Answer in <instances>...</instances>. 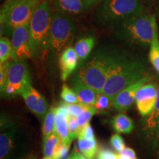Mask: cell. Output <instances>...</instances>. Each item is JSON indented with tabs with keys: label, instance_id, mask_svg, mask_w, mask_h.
Returning a JSON list of instances; mask_svg holds the SVG:
<instances>
[{
	"label": "cell",
	"instance_id": "obj_1",
	"mask_svg": "<svg viewBox=\"0 0 159 159\" xmlns=\"http://www.w3.org/2000/svg\"><path fill=\"white\" fill-rule=\"evenodd\" d=\"M119 56V53L99 52L79 67L76 76L97 93H102Z\"/></svg>",
	"mask_w": 159,
	"mask_h": 159
},
{
	"label": "cell",
	"instance_id": "obj_2",
	"mask_svg": "<svg viewBox=\"0 0 159 159\" xmlns=\"http://www.w3.org/2000/svg\"><path fill=\"white\" fill-rule=\"evenodd\" d=\"M146 76H148V67L145 63L139 59L120 54L102 93L112 99L123 89Z\"/></svg>",
	"mask_w": 159,
	"mask_h": 159
},
{
	"label": "cell",
	"instance_id": "obj_3",
	"mask_svg": "<svg viewBox=\"0 0 159 159\" xmlns=\"http://www.w3.org/2000/svg\"><path fill=\"white\" fill-rule=\"evenodd\" d=\"M52 18L48 0L41 2L30 21V48L33 56H44L49 50Z\"/></svg>",
	"mask_w": 159,
	"mask_h": 159
},
{
	"label": "cell",
	"instance_id": "obj_4",
	"mask_svg": "<svg viewBox=\"0 0 159 159\" xmlns=\"http://www.w3.org/2000/svg\"><path fill=\"white\" fill-rule=\"evenodd\" d=\"M157 30L156 17L142 13L122 21L116 35L126 42L146 47L150 45Z\"/></svg>",
	"mask_w": 159,
	"mask_h": 159
},
{
	"label": "cell",
	"instance_id": "obj_5",
	"mask_svg": "<svg viewBox=\"0 0 159 159\" xmlns=\"http://www.w3.org/2000/svg\"><path fill=\"white\" fill-rule=\"evenodd\" d=\"M40 2L41 0H7L2 7L0 13L1 30L12 34L17 27L28 25Z\"/></svg>",
	"mask_w": 159,
	"mask_h": 159
},
{
	"label": "cell",
	"instance_id": "obj_6",
	"mask_svg": "<svg viewBox=\"0 0 159 159\" xmlns=\"http://www.w3.org/2000/svg\"><path fill=\"white\" fill-rule=\"evenodd\" d=\"M141 0H104L99 18L104 22L124 21L143 13Z\"/></svg>",
	"mask_w": 159,
	"mask_h": 159
},
{
	"label": "cell",
	"instance_id": "obj_7",
	"mask_svg": "<svg viewBox=\"0 0 159 159\" xmlns=\"http://www.w3.org/2000/svg\"><path fill=\"white\" fill-rule=\"evenodd\" d=\"M75 26L73 19L66 13L56 11L52 14L49 36V49L61 55L64 51L74 35Z\"/></svg>",
	"mask_w": 159,
	"mask_h": 159
},
{
	"label": "cell",
	"instance_id": "obj_8",
	"mask_svg": "<svg viewBox=\"0 0 159 159\" xmlns=\"http://www.w3.org/2000/svg\"><path fill=\"white\" fill-rule=\"evenodd\" d=\"M12 61H21L33 57L30 48V24L16 28L12 33Z\"/></svg>",
	"mask_w": 159,
	"mask_h": 159
},
{
	"label": "cell",
	"instance_id": "obj_9",
	"mask_svg": "<svg viewBox=\"0 0 159 159\" xmlns=\"http://www.w3.org/2000/svg\"><path fill=\"white\" fill-rule=\"evenodd\" d=\"M150 77L146 76L137 81L126 89H123L112 98L113 107L119 112L127 111L132 107L134 101L136 100L137 91L142 85L150 81Z\"/></svg>",
	"mask_w": 159,
	"mask_h": 159
},
{
	"label": "cell",
	"instance_id": "obj_10",
	"mask_svg": "<svg viewBox=\"0 0 159 159\" xmlns=\"http://www.w3.org/2000/svg\"><path fill=\"white\" fill-rule=\"evenodd\" d=\"M20 95L22 97L28 108L37 116L43 117L48 112L47 100L36 89L33 88L31 83L24 86Z\"/></svg>",
	"mask_w": 159,
	"mask_h": 159
},
{
	"label": "cell",
	"instance_id": "obj_11",
	"mask_svg": "<svg viewBox=\"0 0 159 159\" xmlns=\"http://www.w3.org/2000/svg\"><path fill=\"white\" fill-rule=\"evenodd\" d=\"M158 89L152 83L142 85L137 91L136 95V103L139 114L142 116H148L152 112L156 106Z\"/></svg>",
	"mask_w": 159,
	"mask_h": 159
},
{
	"label": "cell",
	"instance_id": "obj_12",
	"mask_svg": "<svg viewBox=\"0 0 159 159\" xmlns=\"http://www.w3.org/2000/svg\"><path fill=\"white\" fill-rule=\"evenodd\" d=\"M144 137L155 149L159 145V86L156 106L152 112L145 116L142 125Z\"/></svg>",
	"mask_w": 159,
	"mask_h": 159
},
{
	"label": "cell",
	"instance_id": "obj_13",
	"mask_svg": "<svg viewBox=\"0 0 159 159\" xmlns=\"http://www.w3.org/2000/svg\"><path fill=\"white\" fill-rule=\"evenodd\" d=\"M16 128L6 118L1 119L0 159H10L15 148Z\"/></svg>",
	"mask_w": 159,
	"mask_h": 159
},
{
	"label": "cell",
	"instance_id": "obj_14",
	"mask_svg": "<svg viewBox=\"0 0 159 159\" xmlns=\"http://www.w3.org/2000/svg\"><path fill=\"white\" fill-rule=\"evenodd\" d=\"M29 83H31L30 75L25 61H12L10 63L7 83L13 85L20 95L21 89Z\"/></svg>",
	"mask_w": 159,
	"mask_h": 159
},
{
	"label": "cell",
	"instance_id": "obj_15",
	"mask_svg": "<svg viewBox=\"0 0 159 159\" xmlns=\"http://www.w3.org/2000/svg\"><path fill=\"white\" fill-rule=\"evenodd\" d=\"M69 116L67 104L64 102H61L55 108V133L61 142L71 144L72 140L69 134Z\"/></svg>",
	"mask_w": 159,
	"mask_h": 159
},
{
	"label": "cell",
	"instance_id": "obj_16",
	"mask_svg": "<svg viewBox=\"0 0 159 159\" xmlns=\"http://www.w3.org/2000/svg\"><path fill=\"white\" fill-rule=\"evenodd\" d=\"M78 62V57L73 47H67L60 55L59 66L61 69V78L63 82H65L76 69Z\"/></svg>",
	"mask_w": 159,
	"mask_h": 159
},
{
	"label": "cell",
	"instance_id": "obj_17",
	"mask_svg": "<svg viewBox=\"0 0 159 159\" xmlns=\"http://www.w3.org/2000/svg\"><path fill=\"white\" fill-rule=\"evenodd\" d=\"M72 89L76 93L80 103L89 106H94L96 102L97 93L86 85L76 75L71 79Z\"/></svg>",
	"mask_w": 159,
	"mask_h": 159
},
{
	"label": "cell",
	"instance_id": "obj_18",
	"mask_svg": "<svg viewBox=\"0 0 159 159\" xmlns=\"http://www.w3.org/2000/svg\"><path fill=\"white\" fill-rule=\"evenodd\" d=\"M52 2L57 11L66 14L77 15L85 9L83 0H52Z\"/></svg>",
	"mask_w": 159,
	"mask_h": 159
},
{
	"label": "cell",
	"instance_id": "obj_19",
	"mask_svg": "<svg viewBox=\"0 0 159 159\" xmlns=\"http://www.w3.org/2000/svg\"><path fill=\"white\" fill-rule=\"evenodd\" d=\"M95 43L96 39L94 36L82 38L75 43L74 49L78 57L79 62H83L87 59L92 49H94Z\"/></svg>",
	"mask_w": 159,
	"mask_h": 159
},
{
	"label": "cell",
	"instance_id": "obj_20",
	"mask_svg": "<svg viewBox=\"0 0 159 159\" xmlns=\"http://www.w3.org/2000/svg\"><path fill=\"white\" fill-rule=\"evenodd\" d=\"M111 125L113 128L119 134H130L134 128L132 119L123 113H119L114 116Z\"/></svg>",
	"mask_w": 159,
	"mask_h": 159
},
{
	"label": "cell",
	"instance_id": "obj_21",
	"mask_svg": "<svg viewBox=\"0 0 159 159\" xmlns=\"http://www.w3.org/2000/svg\"><path fill=\"white\" fill-rule=\"evenodd\" d=\"M77 147L80 152L87 159H94L98 150L97 139L88 140L82 137H77Z\"/></svg>",
	"mask_w": 159,
	"mask_h": 159
},
{
	"label": "cell",
	"instance_id": "obj_22",
	"mask_svg": "<svg viewBox=\"0 0 159 159\" xmlns=\"http://www.w3.org/2000/svg\"><path fill=\"white\" fill-rule=\"evenodd\" d=\"M55 108H50L45 115L42 126L43 139H45L55 132Z\"/></svg>",
	"mask_w": 159,
	"mask_h": 159
},
{
	"label": "cell",
	"instance_id": "obj_23",
	"mask_svg": "<svg viewBox=\"0 0 159 159\" xmlns=\"http://www.w3.org/2000/svg\"><path fill=\"white\" fill-rule=\"evenodd\" d=\"M149 52V60L151 64L159 74V33L158 30L156 31L155 36L150 43Z\"/></svg>",
	"mask_w": 159,
	"mask_h": 159
},
{
	"label": "cell",
	"instance_id": "obj_24",
	"mask_svg": "<svg viewBox=\"0 0 159 159\" xmlns=\"http://www.w3.org/2000/svg\"><path fill=\"white\" fill-rule=\"evenodd\" d=\"M60 142L61 141H60L58 136L55 132L48 138L43 139V155H44V157L52 159L55 151Z\"/></svg>",
	"mask_w": 159,
	"mask_h": 159
},
{
	"label": "cell",
	"instance_id": "obj_25",
	"mask_svg": "<svg viewBox=\"0 0 159 159\" xmlns=\"http://www.w3.org/2000/svg\"><path fill=\"white\" fill-rule=\"evenodd\" d=\"M13 47L11 41L6 37H1L0 39V63L9 61L12 57Z\"/></svg>",
	"mask_w": 159,
	"mask_h": 159
},
{
	"label": "cell",
	"instance_id": "obj_26",
	"mask_svg": "<svg viewBox=\"0 0 159 159\" xmlns=\"http://www.w3.org/2000/svg\"><path fill=\"white\" fill-rule=\"evenodd\" d=\"M111 106H113L112 99L102 92L97 93L94 108L98 111V112H104L105 111L111 108Z\"/></svg>",
	"mask_w": 159,
	"mask_h": 159
},
{
	"label": "cell",
	"instance_id": "obj_27",
	"mask_svg": "<svg viewBox=\"0 0 159 159\" xmlns=\"http://www.w3.org/2000/svg\"><path fill=\"white\" fill-rule=\"evenodd\" d=\"M98 113V111L94 106H88L84 111L77 117V122L80 129L85 125L90 123V120L92 116Z\"/></svg>",
	"mask_w": 159,
	"mask_h": 159
},
{
	"label": "cell",
	"instance_id": "obj_28",
	"mask_svg": "<svg viewBox=\"0 0 159 159\" xmlns=\"http://www.w3.org/2000/svg\"><path fill=\"white\" fill-rule=\"evenodd\" d=\"M61 97L63 101L66 104H76L79 103L78 98L75 91L69 87L66 84H63L62 86V91L61 93Z\"/></svg>",
	"mask_w": 159,
	"mask_h": 159
},
{
	"label": "cell",
	"instance_id": "obj_29",
	"mask_svg": "<svg viewBox=\"0 0 159 159\" xmlns=\"http://www.w3.org/2000/svg\"><path fill=\"white\" fill-rule=\"evenodd\" d=\"M71 144L60 142L55 151L52 159H68L69 157V150Z\"/></svg>",
	"mask_w": 159,
	"mask_h": 159
},
{
	"label": "cell",
	"instance_id": "obj_30",
	"mask_svg": "<svg viewBox=\"0 0 159 159\" xmlns=\"http://www.w3.org/2000/svg\"><path fill=\"white\" fill-rule=\"evenodd\" d=\"M10 61L7 62L1 63L0 65V88H1V93L2 92L4 89L7 82L8 77V71L10 67Z\"/></svg>",
	"mask_w": 159,
	"mask_h": 159
},
{
	"label": "cell",
	"instance_id": "obj_31",
	"mask_svg": "<svg viewBox=\"0 0 159 159\" xmlns=\"http://www.w3.org/2000/svg\"><path fill=\"white\" fill-rule=\"evenodd\" d=\"M69 129L71 140H74L78 136L80 130L76 116H71V115L69 116Z\"/></svg>",
	"mask_w": 159,
	"mask_h": 159
},
{
	"label": "cell",
	"instance_id": "obj_32",
	"mask_svg": "<svg viewBox=\"0 0 159 159\" xmlns=\"http://www.w3.org/2000/svg\"><path fill=\"white\" fill-rule=\"evenodd\" d=\"M110 142L111 146H112L114 150H116L117 152H119V153L122 152V151L125 150V145L124 140H123L122 137L119 134H116L113 135L110 139Z\"/></svg>",
	"mask_w": 159,
	"mask_h": 159
},
{
	"label": "cell",
	"instance_id": "obj_33",
	"mask_svg": "<svg viewBox=\"0 0 159 159\" xmlns=\"http://www.w3.org/2000/svg\"><path fill=\"white\" fill-rule=\"evenodd\" d=\"M77 137H82V138L88 139V140H94V139H96L94 130H93L92 127L91 126L90 123L85 125L84 127H83L80 130L78 136Z\"/></svg>",
	"mask_w": 159,
	"mask_h": 159
},
{
	"label": "cell",
	"instance_id": "obj_34",
	"mask_svg": "<svg viewBox=\"0 0 159 159\" xmlns=\"http://www.w3.org/2000/svg\"><path fill=\"white\" fill-rule=\"evenodd\" d=\"M89 105H83L82 103H76V104H67V108L69 115L77 117Z\"/></svg>",
	"mask_w": 159,
	"mask_h": 159
},
{
	"label": "cell",
	"instance_id": "obj_35",
	"mask_svg": "<svg viewBox=\"0 0 159 159\" xmlns=\"http://www.w3.org/2000/svg\"><path fill=\"white\" fill-rule=\"evenodd\" d=\"M96 159H118V155L109 149H102L97 152Z\"/></svg>",
	"mask_w": 159,
	"mask_h": 159
},
{
	"label": "cell",
	"instance_id": "obj_36",
	"mask_svg": "<svg viewBox=\"0 0 159 159\" xmlns=\"http://www.w3.org/2000/svg\"><path fill=\"white\" fill-rule=\"evenodd\" d=\"M122 153H124L126 155V156H128L130 159H137L136 152H135V151L131 148H125V150L122 152Z\"/></svg>",
	"mask_w": 159,
	"mask_h": 159
},
{
	"label": "cell",
	"instance_id": "obj_37",
	"mask_svg": "<svg viewBox=\"0 0 159 159\" xmlns=\"http://www.w3.org/2000/svg\"><path fill=\"white\" fill-rule=\"evenodd\" d=\"M83 2H84V5H85V9H89L90 7H92L97 4H98L102 2V0H83Z\"/></svg>",
	"mask_w": 159,
	"mask_h": 159
},
{
	"label": "cell",
	"instance_id": "obj_38",
	"mask_svg": "<svg viewBox=\"0 0 159 159\" xmlns=\"http://www.w3.org/2000/svg\"><path fill=\"white\" fill-rule=\"evenodd\" d=\"M118 159H130V158H129L128 156H126L125 154L120 152V153L118 154Z\"/></svg>",
	"mask_w": 159,
	"mask_h": 159
},
{
	"label": "cell",
	"instance_id": "obj_39",
	"mask_svg": "<svg viewBox=\"0 0 159 159\" xmlns=\"http://www.w3.org/2000/svg\"><path fill=\"white\" fill-rule=\"evenodd\" d=\"M158 158L159 159V145H158Z\"/></svg>",
	"mask_w": 159,
	"mask_h": 159
},
{
	"label": "cell",
	"instance_id": "obj_40",
	"mask_svg": "<svg viewBox=\"0 0 159 159\" xmlns=\"http://www.w3.org/2000/svg\"><path fill=\"white\" fill-rule=\"evenodd\" d=\"M18 1H32V0H18Z\"/></svg>",
	"mask_w": 159,
	"mask_h": 159
},
{
	"label": "cell",
	"instance_id": "obj_41",
	"mask_svg": "<svg viewBox=\"0 0 159 159\" xmlns=\"http://www.w3.org/2000/svg\"><path fill=\"white\" fill-rule=\"evenodd\" d=\"M42 159H52V158H47V157H44V158H43Z\"/></svg>",
	"mask_w": 159,
	"mask_h": 159
}]
</instances>
